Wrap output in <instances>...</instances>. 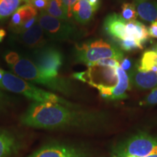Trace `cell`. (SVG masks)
<instances>
[{
	"label": "cell",
	"instance_id": "cell-1",
	"mask_svg": "<svg viewBox=\"0 0 157 157\" xmlns=\"http://www.w3.org/2000/svg\"><path fill=\"white\" fill-rule=\"evenodd\" d=\"M70 104L33 102L21 116L25 126L44 129L65 128L81 121L82 115L71 109Z\"/></svg>",
	"mask_w": 157,
	"mask_h": 157
},
{
	"label": "cell",
	"instance_id": "cell-2",
	"mask_svg": "<svg viewBox=\"0 0 157 157\" xmlns=\"http://www.w3.org/2000/svg\"><path fill=\"white\" fill-rule=\"evenodd\" d=\"M5 58L10 68L19 77L28 82L41 84L54 91L66 92L67 84L64 79L59 76L52 77L44 74L29 59L13 52L7 53Z\"/></svg>",
	"mask_w": 157,
	"mask_h": 157
},
{
	"label": "cell",
	"instance_id": "cell-3",
	"mask_svg": "<svg viewBox=\"0 0 157 157\" xmlns=\"http://www.w3.org/2000/svg\"><path fill=\"white\" fill-rule=\"evenodd\" d=\"M0 88L12 93L22 95L36 103L68 104L56 94L47 92L34 85L15 74L2 71Z\"/></svg>",
	"mask_w": 157,
	"mask_h": 157
},
{
	"label": "cell",
	"instance_id": "cell-4",
	"mask_svg": "<svg viewBox=\"0 0 157 157\" xmlns=\"http://www.w3.org/2000/svg\"><path fill=\"white\" fill-rule=\"evenodd\" d=\"M76 58L78 62L90 67L101 59L112 58L120 62L122 60L123 53L117 47L103 40H97L77 45Z\"/></svg>",
	"mask_w": 157,
	"mask_h": 157
},
{
	"label": "cell",
	"instance_id": "cell-5",
	"mask_svg": "<svg viewBox=\"0 0 157 157\" xmlns=\"http://www.w3.org/2000/svg\"><path fill=\"white\" fill-rule=\"evenodd\" d=\"M31 61L44 74L57 77L63 65V57L56 48L45 45L34 51Z\"/></svg>",
	"mask_w": 157,
	"mask_h": 157
},
{
	"label": "cell",
	"instance_id": "cell-6",
	"mask_svg": "<svg viewBox=\"0 0 157 157\" xmlns=\"http://www.w3.org/2000/svg\"><path fill=\"white\" fill-rule=\"evenodd\" d=\"M74 77L95 88L101 86L114 87L118 80L116 68L97 66L88 67L84 71L74 74Z\"/></svg>",
	"mask_w": 157,
	"mask_h": 157
},
{
	"label": "cell",
	"instance_id": "cell-7",
	"mask_svg": "<svg viewBox=\"0 0 157 157\" xmlns=\"http://www.w3.org/2000/svg\"><path fill=\"white\" fill-rule=\"evenodd\" d=\"M157 153V140L147 135H137L125 143L117 151V156L131 155L137 157H146Z\"/></svg>",
	"mask_w": 157,
	"mask_h": 157
},
{
	"label": "cell",
	"instance_id": "cell-8",
	"mask_svg": "<svg viewBox=\"0 0 157 157\" xmlns=\"http://www.w3.org/2000/svg\"><path fill=\"white\" fill-rule=\"evenodd\" d=\"M38 23L44 34L52 39L64 40L74 34L73 26L67 21L56 18L45 12L38 15Z\"/></svg>",
	"mask_w": 157,
	"mask_h": 157
},
{
	"label": "cell",
	"instance_id": "cell-9",
	"mask_svg": "<svg viewBox=\"0 0 157 157\" xmlns=\"http://www.w3.org/2000/svg\"><path fill=\"white\" fill-rule=\"evenodd\" d=\"M38 21L37 10L26 3L19 7L12 15L9 28L15 34H20L28 30Z\"/></svg>",
	"mask_w": 157,
	"mask_h": 157
},
{
	"label": "cell",
	"instance_id": "cell-10",
	"mask_svg": "<svg viewBox=\"0 0 157 157\" xmlns=\"http://www.w3.org/2000/svg\"><path fill=\"white\" fill-rule=\"evenodd\" d=\"M117 75V83L114 87H98L97 89L101 97L106 99L119 100L127 98L126 92L129 89V78L126 72L120 66L116 68Z\"/></svg>",
	"mask_w": 157,
	"mask_h": 157
},
{
	"label": "cell",
	"instance_id": "cell-11",
	"mask_svg": "<svg viewBox=\"0 0 157 157\" xmlns=\"http://www.w3.org/2000/svg\"><path fill=\"white\" fill-rule=\"evenodd\" d=\"M28 157H86L79 150L64 145H48L38 149Z\"/></svg>",
	"mask_w": 157,
	"mask_h": 157
},
{
	"label": "cell",
	"instance_id": "cell-12",
	"mask_svg": "<svg viewBox=\"0 0 157 157\" xmlns=\"http://www.w3.org/2000/svg\"><path fill=\"white\" fill-rule=\"evenodd\" d=\"M19 35L21 42L29 48H35L36 50L46 45L44 31L38 21L31 28L21 33Z\"/></svg>",
	"mask_w": 157,
	"mask_h": 157
},
{
	"label": "cell",
	"instance_id": "cell-13",
	"mask_svg": "<svg viewBox=\"0 0 157 157\" xmlns=\"http://www.w3.org/2000/svg\"><path fill=\"white\" fill-rule=\"evenodd\" d=\"M127 22L123 20L120 15L112 13L105 20L104 29L106 32L116 39H124Z\"/></svg>",
	"mask_w": 157,
	"mask_h": 157
},
{
	"label": "cell",
	"instance_id": "cell-14",
	"mask_svg": "<svg viewBox=\"0 0 157 157\" xmlns=\"http://www.w3.org/2000/svg\"><path fill=\"white\" fill-rule=\"evenodd\" d=\"M95 10L87 0H78L74 5L71 15L80 24H87L93 18Z\"/></svg>",
	"mask_w": 157,
	"mask_h": 157
},
{
	"label": "cell",
	"instance_id": "cell-15",
	"mask_svg": "<svg viewBox=\"0 0 157 157\" xmlns=\"http://www.w3.org/2000/svg\"><path fill=\"white\" fill-rule=\"evenodd\" d=\"M124 39H130L136 40L143 45L149 38L148 30L142 23L137 21L127 22L126 24Z\"/></svg>",
	"mask_w": 157,
	"mask_h": 157
},
{
	"label": "cell",
	"instance_id": "cell-16",
	"mask_svg": "<svg viewBox=\"0 0 157 157\" xmlns=\"http://www.w3.org/2000/svg\"><path fill=\"white\" fill-rule=\"evenodd\" d=\"M137 15L143 21L148 22L157 21V2L145 0H135L134 4Z\"/></svg>",
	"mask_w": 157,
	"mask_h": 157
},
{
	"label": "cell",
	"instance_id": "cell-17",
	"mask_svg": "<svg viewBox=\"0 0 157 157\" xmlns=\"http://www.w3.org/2000/svg\"><path fill=\"white\" fill-rule=\"evenodd\" d=\"M132 82L140 89H150L157 84V72L150 71L137 72L131 74Z\"/></svg>",
	"mask_w": 157,
	"mask_h": 157
},
{
	"label": "cell",
	"instance_id": "cell-18",
	"mask_svg": "<svg viewBox=\"0 0 157 157\" xmlns=\"http://www.w3.org/2000/svg\"><path fill=\"white\" fill-rule=\"evenodd\" d=\"M16 150L15 137L8 132L0 131V157H10Z\"/></svg>",
	"mask_w": 157,
	"mask_h": 157
},
{
	"label": "cell",
	"instance_id": "cell-19",
	"mask_svg": "<svg viewBox=\"0 0 157 157\" xmlns=\"http://www.w3.org/2000/svg\"><path fill=\"white\" fill-rule=\"evenodd\" d=\"M45 13L56 18L67 21L70 17L68 10L62 0H49Z\"/></svg>",
	"mask_w": 157,
	"mask_h": 157
},
{
	"label": "cell",
	"instance_id": "cell-20",
	"mask_svg": "<svg viewBox=\"0 0 157 157\" xmlns=\"http://www.w3.org/2000/svg\"><path fill=\"white\" fill-rule=\"evenodd\" d=\"M137 71L140 72L150 71L157 72V53L155 51L148 50L143 54Z\"/></svg>",
	"mask_w": 157,
	"mask_h": 157
},
{
	"label": "cell",
	"instance_id": "cell-21",
	"mask_svg": "<svg viewBox=\"0 0 157 157\" xmlns=\"http://www.w3.org/2000/svg\"><path fill=\"white\" fill-rule=\"evenodd\" d=\"M23 0H0V20L10 15L21 7Z\"/></svg>",
	"mask_w": 157,
	"mask_h": 157
},
{
	"label": "cell",
	"instance_id": "cell-22",
	"mask_svg": "<svg viewBox=\"0 0 157 157\" xmlns=\"http://www.w3.org/2000/svg\"><path fill=\"white\" fill-rule=\"evenodd\" d=\"M121 17L126 22L135 21L137 17V13L134 4L124 3L121 6Z\"/></svg>",
	"mask_w": 157,
	"mask_h": 157
},
{
	"label": "cell",
	"instance_id": "cell-23",
	"mask_svg": "<svg viewBox=\"0 0 157 157\" xmlns=\"http://www.w3.org/2000/svg\"><path fill=\"white\" fill-rule=\"evenodd\" d=\"M118 44L120 46L121 49L124 51H133L135 50H142L143 45L137 42L136 40L130 39H117Z\"/></svg>",
	"mask_w": 157,
	"mask_h": 157
},
{
	"label": "cell",
	"instance_id": "cell-24",
	"mask_svg": "<svg viewBox=\"0 0 157 157\" xmlns=\"http://www.w3.org/2000/svg\"><path fill=\"white\" fill-rule=\"evenodd\" d=\"M94 66H104V67H111V68H117L119 66H120L119 64V61L117 60L112 58H105V59H101L99 61L95 63ZM91 67V66H90Z\"/></svg>",
	"mask_w": 157,
	"mask_h": 157
},
{
	"label": "cell",
	"instance_id": "cell-25",
	"mask_svg": "<svg viewBox=\"0 0 157 157\" xmlns=\"http://www.w3.org/2000/svg\"><path fill=\"white\" fill-rule=\"evenodd\" d=\"M49 0H30L27 3L32 5L35 9L39 10L40 12H44L48 7Z\"/></svg>",
	"mask_w": 157,
	"mask_h": 157
},
{
	"label": "cell",
	"instance_id": "cell-26",
	"mask_svg": "<svg viewBox=\"0 0 157 157\" xmlns=\"http://www.w3.org/2000/svg\"><path fill=\"white\" fill-rule=\"evenodd\" d=\"M141 105H154L157 104V87L154 88L147 96L146 99L140 103Z\"/></svg>",
	"mask_w": 157,
	"mask_h": 157
},
{
	"label": "cell",
	"instance_id": "cell-27",
	"mask_svg": "<svg viewBox=\"0 0 157 157\" xmlns=\"http://www.w3.org/2000/svg\"><path fill=\"white\" fill-rule=\"evenodd\" d=\"M78 0H62V2H63L65 6L66 7V8L68 10V14H69L70 17L71 16V10L73 8L74 5L77 2Z\"/></svg>",
	"mask_w": 157,
	"mask_h": 157
},
{
	"label": "cell",
	"instance_id": "cell-28",
	"mask_svg": "<svg viewBox=\"0 0 157 157\" xmlns=\"http://www.w3.org/2000/svg\"><path fill=\"white\" fill-rule=\"evenodd\" d=\"M148 34L153 38H157V21L154 22L150 25L148 29Z\"/></svg>",
	"mask_w": 157,
	"mask_h": 157
},
{
	"label": "cell",
	"instance_id": "cell-29",
	"mask_svg": "<svg viewBox=\"0 0 157 157\" xmlns=\"http://www.w3.org/2000/svg\"><path fill=\"white\" fill-rule=\"evenodd\" d=\"M121 63L120 65V67L122 68V69L124 71L129 70V68H131V66H132V63H131V60H129L128 58H125L122 59L121 60Z\"/></svg>",
	"mask_w": 157,
	"mask_h": 157
},
{
	"label": "cell",
	"instance_id": "cell-30",
	"mask_svg": "<svg viewBox=\"0 0 157 157\" xmlns=\"http://www.w3.org/2000/svg\"><path fill=\"white\" fill-rule=\"evenodd\" d=\"M89 2L90 5H92V7L95 9V10L96 11L99 7V5H100V0H87Z\"/></svg>",
	"mask_w": 157,
	"mask_h": 157
},
{
	"label": "cell",
	"instance_id": "cell-31",
	"mask_svg": "<svg viewBox=\"0 0 157 157\" xmlns=\"http://www.w3.org/2000/svg\"><path fill=\"white\" fill-rule=\"evenodd\" d=\"M2 90L0 88V107L2 106V105H4L6 103V95H5V93H3L2 91Z\"/></svg>",
	"mask_w": 157,
	"mask_h": 157
},
{
	"label": "cell",
	"instance_id": "cell-32",
	"mask_svg": "<svg viewBox=\"0 0 157 157\" xmlns=\"http://www.w3.org/2000/svg\"><path fill=\"white\" fill-rule=\"evenodd\" d=\"M6 36V31L4 29L0 28V42H2V40L5 39Z\"/></svg>",
	"mask_w": 157,
	"mask_h": 157
},
{
	"label": "cell",
	"instance_id": "cell-33",
	"mask_svg": "<svg viewBox=\"0 0 157 157\" xmlns=\"http://www.w3.org/2000/svg\"><path fill=\"white\" fill-rule=\"evenodd\" d=\"M146 157H157V153H154V154H150V155H148V156H147Z\"/></svg>",
	"mask_w": 157,
	"mask_h": 157
},
{
	"label": "cell",
	"instance_id": "cell-34",
	"mask_svg": "<svg viewBox=\"0 0 157 157\" xmlns=\"http://www.w3.org/2000/svg\"><path fill=\"white\" fill-rule=\"evenodd\" d=\"M117 157H137L135 156H131V155H122V156H119Z\"/></svg>",
	"mask_w": 157,
	"mask_h": 157
},
{
	"label": "cell",
	"instance_id": "cell-35",
	"mask_svg": "<svg viewBox=\"0 0 157 157\" xmlns=\"http://www.w3.org/2000/svg\"><path fill=\"white\" fill-rule=\"evenodd\" d=\"M24 1H25V2H29V1H30V0H24Z\"/></svg>",
	"mask_w": 157,
	"mask_h": 157
}]
</instances>
